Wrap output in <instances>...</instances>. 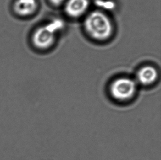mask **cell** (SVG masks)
<instances>
[{
    "instance_id": "obj_1",
    "label": "cell",
    "mask_w": 161,
    "mask_h": 160,
    "mask_svg": "<svg viewBox=\"0 0 161 160\" xmlns=\"http://www.w3.org/2000/svg\"><path fill=\"white\" fill-rule=\"evenodd\" d=\"M84 28L87 34L95 39H107L112 33V24L107 15L98 11L90 13L84 21Z\"/></svg>"
},
{
    "instance_id": "obj_2",
    "label": "cell",
    "mask_w": 161,
    "mask_h": 160,
    "mask_svg": "<svg viewBox=\"0 0 161 160\" xmlns=\"http://www.w3.org/2000/svg\"><path fill=\"white\" fill-rule=\"evenodd\" d=\"M62 26V23L56 20L37 29L33 35V42L35 46L42 49L50 47L54 42L56 34Z\"/></svg>"
},
{
    "instance_id": "obj_3",
    "label": "cell",
    "mask_w": 161,
    "mask_h": 160,
    "mask_svg": "<svg viewBox=\"0 0 161 160\" xmlns=\"http://www.w3.org/2000/svg\"><path fill=\"white\" fill-rule=\"evenodd\" d=\"M136 84L130 78L122 77L114 80L111 84L112 97L118 101H126L135 95Z\"/></svg>"
},
{
    "instance_id": "obj_4",
    "label": "cell",
    "mask_w": 161,
    "mask_h": 160,
    "mask_svg": "<svg viewBox=\"0 0 161 160\" xmlns=\"http://www.w3.org/2000/svg\"><path fill=\"white\" fill-rule=\"evenodd\" d=\"M88 7V0H68L65 4V12L72 17H78L85 13Z\"/></svg>"
},
{
    "instance_id": "obj_5",
    "label": "cell",
    "mask_w": 161,
    "mask_h": 160,
    "mask_svg": "<svg viewBox=\"0 0 161 160\" xmlns=\"http://www.w3.org/2000/svg\"><path fill=\"white\" fill-rule=\"evenodd\" d=\"M157 78V70L151 66H146L142 67L137 72V81L140 83L144 86L153 84Z\"/></svg>"
},
{
    "instance_id": "obj_6",
    "label": "cell",
    "mask_w": 161,
    "mask_h": 160,
    "mask_svg": "<svg viewBox=\"0 0 161 160\" xmlns=\"http://www.w3.org/2000/svg\"><path fill=\"white\" fill-rule=\"evenodd\" d=\"M36 0H17L14 6L15 12L22 16L32 14L37 8Z\"/></svg>"
},
{
    "instance_id": "obj_7",
    "label": "cell",
    "mask_w": 161,
    "mask_h": 160,
    "mask_svg": "<svg viewBox=\"0 0 161 160\" xmlns=\"http://www.w3.org/2000/svg\"><path fill=\"white\" fill-rule=\"evenodd\" d=\"M50 1L53 4H55V5H59V4H61L63 2L64 0H50Z\"/></svg>"
}]
</instances>
